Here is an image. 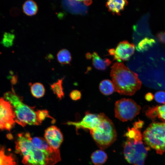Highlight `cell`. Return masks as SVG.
I'll return each instance as SVG.
<instances>
[{"label":"cell","instance_id":"cell-1","mask_svg":"<svg viewBox=\"0 0 165 165\" xmlns=\"http://www.w3.org/2000/svg\"><path fill=\"white\" fill-rule=\"evenodd\" d=\"M28 132L20 133L15 142V152L22 156V163L26 165H53L61 160L59 150L52 151L41 149L31 141Z\"/></svg>","mask_w":165,"mask_h":165},{"label":"cell","instance_id":"cell-2","mask_svg":"<svg viewBox=\"0 0 165 165\" xmlns=\"http://www.w3.org/2000/svg\"><path fill=\"white\" fill-rule=\"evenodd\" d=\"M110 76L115 91L121 95L131 96L141 87L138 75L123 63L116 62L111 67Z\"/></svg>","mask_w":165,"mask_h":165},{"label":"cell","instance_id":"cell-3","mask_svg":"<svg viewBox=\"0 0 165 165\" xmlns=\"http://www.w3.org/2000/svg\"><path fill=\"white\" fill-rule=\"evenodd\" d=\"M125 135L127 139L124 146L125 159L133 165H144L148 148L143 144L140 129L128 128Z\"/></svg>","mask_w":165,"mask_h":165},{"label":"cell","instance_id":"cell-4","mask_svg":"<svg viewBox=\"0 0 165 165\" xmlns=\"http://www.w3.org/2000/svg\"><path fill=\"white\" fill-rule=\"evenodd\" d=\"M4 98L12 105L15 116V122L24 127L27 125H38V122L33 107L22 102L20 97L16 95L14 91H9L4 94Z\"/></svg>","mask_w":165,"mask_h":165},{"label":"cell","instance_id":"cell-5","mask_svg":"<svg viewBox=\"0 0 165 165\" xmlns=\"http://www.w3.org/2000/svg\"><path fill=\"white\" fill-rule=\"evenodd\" d=\"M99 116L100 123L94 129L90 130V133L97 145L104 150L115 141L117 134L112 121L104 113Z\"/></svg>","mask_w":165,"mask_h":165},{"label":"cell","instance_id":"cell-6","mask_svg":"<svg viewBox=\"0 0 165 165\" xmlns=\"http://www.w3.org/2000/svg\"><path fill=\"white\" fill-rule=\"evenodd\" d=\"M143 138L145 143L162 154L165 151V123L153 122L144 131Z\"/></svg>","mask_w":165,"mask_h":165},{"label":"cell","instance_id":"cell-7","mask_svg":"<svg viewBox=\"0 0 165 165\" xmlns=\"http://www.w3.org/2000/svg\"><path fill=\"white\" fill-rule=\"evenodd\" d=\"M141 108L132 99L122 98L115 103V116L123 122L131 120L139 113Z\"/></svg>","mask_w":165,"mask_h":165},{"label":"cell","instance_id":"cell-8","mask_svg":"<svg viewBox=\"0 0 165 165\" xmlns=\"http://www.w3.org/2000/svg\"><path fill=\"white\" fill-rule=\"evenodd\" d=\"M15 116L10 103L3 98H0V130L10 131L15 123Z\"/></svg>","mask_w":165,"mask_h":165},{"label":"cell","instance_id":"cell-9","mask_svg":"<svg viewBox=\"0 0 165 165\" xmlns=\"http://www.w3.org/2000/svg\"><path fill=\"white\" fill-rule=\"evenodd\" d=\"M135 50V46L133 43L125 40L119 42L115 49H110L109 52L113 56L114 60L121 63L128 60L134 54Z\"/></svg>","mask_w":165,"mask_h":165},{"label":"cell","instance_id":"cell-10","mask_svg":"<svg viewBox=\"0 0 165 165\" xmlns=\"http://www.w3.org/2000/svg\"><path fill=\"white\" fill-rule=\"evenodd\" d=\"M100 122L99 115L87 112L80 121L77 122L68 121L67 122L66 124L75 126L76 130L81 128L91 130L97 127Z\"/></svg>","mask_w":165,"mask_h":165},{"label":"cell","instance_id":"cell-11","mask_svg":"<svg viewBox=\"0 0 165 165\" xmlns=\"http://www.w3.org/2000/svg\"><path fill=\"white\" fill-rule=\"evenodd\" d=\"M44 137L45 140L52 148L55 150H59L63 138L58 128L55 126L48 127L45 131Z\"/></svg>","mask_w":165,"mask_h":165},{"label":"cell","instance_id":"cell-12","mask_svg":"<svg viewBox=\"0 0 165 165\" xmlns=\"http://www.w3.org/2000/svg\"><path fill=\"white\" fill-rule=\"evenodd\" d=\"M86 57L88 59L92 58L93 65L95 68L99 70H105L112 63L108 59H103L101 58L96 52H94L92 54L87 53Z\"/></svg>","mask_w":165,"mask_h":165},{"label":"cell","instance_id":"cell-13","mask_svg":"<svg viewBox=\"0 0 165 165\" xmlns=\"http://www.w3.org/2000/svg\"><path fill=\"white\" fill-rule=\"evenodd\" d=\"M146 116L152 120L158 118L165 123V104L162 105L149 108L146 111Z\"/></svg>","mask_w":165,"mask_h":165},{"label":"cell","instance_id":"cell-14","mask_svg":"<svg viewBox=\"0 0 165 165\" xmlns=\"http://www.w3.org/2000/svg\"><path fill=\"white\" fill-rule=\"evenodd\" d=\"M127 4L126 0H110L107 2L106 6L109 11L119 15Z\"/></svg>","mask_w":165,"mask_h":165},{"label":"cell","instance_id":"cell-15","mask_svg":"<svg viewBox=\"0 0 165 165\" xmlns=\"http://www.w3.org/2000/svg\"><path fill=\"white\" fill-rule=\"evenodd\" d=\"M0 165H17L13 155L7 152L4 146L0 145Z\"/></svg>","mask_w":165,"mask_h":165},{"label":"cell","instance_id":"cell-16","mask_svg":"<svg viewBox=\"0 0 165 165\" xmlns=\"http://www.w3.org/2000/svg\"><path fill=\"white\" fill-rule=\"evenodd\" d=\"M24 13L27 15L31 16L35 15L38 11V6L34 1L29 0L25 1L23 5Z\"/></svg>","mask_w":165,"mask_h":165},{"label":"cell","instance_id":"cell-17","mask_svg":"<svg viewBox=\"0 0 165 165\" xmlns=\"http://www.w3.org/2000/svg\"><path fill=\"white\" fill-rule=\"evenodd\" d=\"M92 163L95 165L104 164L107 159V154L102 150H96L92 153L91 156Z\"/></svg>","mask_w":165,"mask_h":165},{"label":"cell","instance_id":"cell-18","mask_svg":"<svg viewBox=\"0 0 165 165\" xmlns=\"http://www.w3.org/2000/svg\"><path fill=\"white\" fill-rule=\"evenodd\" d=\"M155 42L154 39L145 37L139 42L136 47V49L139 52H144L152 47Z\"/></svg>","mask_w":165,"mask_h":165},{"label":"cell","instance_id":"cell-19","mask_svg":"<svg viewBox=\"0 0 165 165\" xmlns=\"http://www.w3.org/2000/svg\"><path fill=\"white\" fill-rule=\"evenodd\" d=\"M99 89L101 93L105 95H110L115 91L112 81L109 79H105L101 81Z\"/></svg>","mask_w":165,"mask_h":165},{"label":"cell","instance_id":"cell-20","mask_svg":"<svg viewBox=\"0 0 165 165\" xmlns=\"http://www.w3.org/2000/svg\"><path fill=\"white\" fill-rule=\"evenodd\" d=\"M58 62L62 64H69L72 60L71 54L69 51L65 49L60 50L57 55Z\"/></svg>","mask_w":165,"mask_h":165},{"label":"cell","instance_id":"cell-21","mask_svg":"<svg viewBox=\"0 0 165 165\" xmlns=\"http://www.w3.org/2000/svg\"><path fill=\"white\" fill-rule=\"evenodd\" d=\"M30 90L32 96L37 98L42 97L44 95L45 92L44 86L39 82H36L31 84Z\"/></svg>","mask_w":165,"mask_h":165},{"label":"cell","instance_id":"cell-22","mask_svg":"<svg viewBox=\"0 0 165 165\" xmlns=\"http://www.w3.org/2000/svg\"><path fill=\"white\" fill-rule=\"evenodd\" d=\"M63 79L64 78L59 79L57 82L53 83L50 86L53 93L60 100L64 96L62 86Z\"/></svg>","mask_w":165,"mask_h":165},{"label":"cell","instance_id":"cell-23","mask_svg":"<svg viewBox=\"0 0 165 165\" xmlns=\"http://www.w3.org/2000/svg\"><path fill=\"white\" fill-rule=\"evenodd\" d=\"M15 38L14 34L9 32H5L3 34L1 43L5 47H9L13 45Z\"/></svg>","mask_w":165,"mask_h":165},{"label":"cell","instance_id":"cell-24","mask_svg":"<svg viewBox=\"0 0 165 165\" xmlns=\"http://www.w3.org/2000/svg\"><path fill=\"white\" fill-rule=\"evenodd\" d=\"M37 119L41 124L46 118H49L52 119L53 118L49 114V112L46 110H39L36 111Z\"/></svg>","mask_w":165,"mask_h":165},{"label":"cell","instance_id":"cell-25","mask_svg":"<svg viewBox=\"0 0 165 165\" xmlns=\"http://www.w3.org/2000/svg\"><path fill=\"white\" fill-rule=\"evenodd\" d=\"M154 98L158 103H165V91H160L156 92L155 94Z\"/></svg>","mask_w":165,"mask_h":165},{"label":"cell","instance_id":"cell-26","mask_svg":"<svg viewBox=\"0 0 165 165\" xmlns=\"http://www.w3.org/2000/svg\"><path fill=\"white\" fill-rule=\"evenodd\" d=\"M70 97L72 100L77 101L81 98V94L79 91L77 90H74L70 93Z\"/></svg>","mask_w":165,"mask_h":165},{"label":"cell","instance_id":"cell-27","mask_svg":"<svg viewBox=\"0 0 165 165\" xmlns=\"http://www.w3.org/2000/svg\"><path fill=\"white\" fill-rule=\"evenodd\" d=\"M156 36L159 42L162 44H165V31L158 33Z\"/></svg>","mask_w":165,"mask_h":165},{"label":"cell","instance_id":"cell-28","mask_svg":"<svg viewBox=\"0 0 165 165\" xmlns=\"http://www.w3.org/2000/svg\"><path fill=\"white\" fill-rule=\"evenodd\" d=\"M11 14L13 16H18L20 13L19 10L17 8H13L10 11Z\"/></svg>","mask_w":165,"mask_h":165},{"label":"cell","instance_id":"cell-29","mask_svg":"<svg viewBox=\"0 0 165 165\" xmlns=\"http://www.w3.org/2000/svg\"><path fill=\"white\" fill-rule=\"evenodd\" d=\"M143 124V121L139 120L138 121L134 123V127L140 129L142 127Z\"/></svg>","mask_w":165,"mask_h":165},{"label":"cell","instance_id":"cell-30","mask_svg":"<svg viewBox=\"0 0 165 165\" xmlns=\"http://www.w3.org/2000/svg\"><path fill=\"white\" fill-rule=\"evenodd\" d=\"M153 97V95L152 93H148L145 95V98L147 101H150L152 100Z\"/></svg>","mask_w":165,"mask_h":165}]
</instances>
